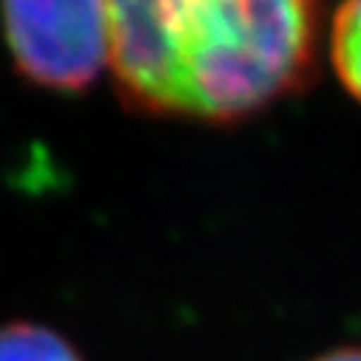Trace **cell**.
Listing matches in <instances>:
<instances>
[{
    "mask_svg": "<svg viewBox=\"0 0 361 361\" xmlns=\"http://www.w3.org/2000/svg\"><path fill=\"white\" fill-rule=\"evenodd\" d=\"M106 12L131 109L236 123L307 82L322 0H106Z\"/></svg>",
    "mask_w": 361,
    "mask_h": 361,
    "instance_id": "cell-1",
    "label": "cell"
},
{
    "mask_svg": "<svg viewBox=\"0 0 361 361\" xmlns=\"http://www.w3.org/2000/svg\"><path fill=\"white\" fill-rule=\"evenodd\" d=\"M18 71L49 92H85L109 68L106 0H0Z\"/></svg>",
    "mask_w": 361,
    "mask_h": 361,
    "instance_id": "cell-2",
    "label": "cell"
},
{
    "mask_svg": "<svg viewBox=\"0 0 361 361\" xmlns=\"http://www.w3.org/2000/svg\"><path fill=\"white\" fill-rule=\"evenodd\" d=\"M0 361H85L71 338L37 322L0 324Z\"/></svg>",
    "mask_w": 361,
    "mask_h": 361,
    "instance_id": "cell-3",
    "label": "cell"
},
{
    "mask_svg": "<svg viewBox=\"0 0 361 361\" xmlns=\"http://www.w3.org/2000/svg\"><path fill=\"white\" fill-rule=\"evenodd\" d=\"M330 57L341 85L361 103V0H344L333 18Z\"/></svg>",
    "mask_w": 361,
    "mask_h": 361,
    "instance_id": "cell-4",
    "label": "cell"
},
{
    "mask_svg": "<svg viewBox=\"0 0 361 361\" xmlns=\"http://www.w3.org/2000/svg\"><path fill=\"white\" fill-rule=\"evenodd\" d=\"M313 361H361V347L350 344V347H333L322 355H316Z\"/></svg>",
    "mask_w": 361,
    "mask_h": 361,
    "instance_id": "cell-5",
    "label": "cell"
}]
</instances>
